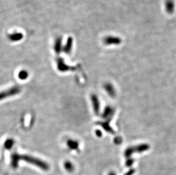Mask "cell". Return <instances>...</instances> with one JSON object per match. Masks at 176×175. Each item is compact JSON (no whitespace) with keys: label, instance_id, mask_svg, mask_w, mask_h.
<instances>
[{"label":"cell","instance_id":"2","mask_svg":"<svg viewBox=\"0 0 176 175\" xmlns=\"http://www.w3.org/2000/svg\"><path fill=\"white\" fill-rule=\"evenodd\" d=\"M21 91V88L18 86H13L9 89L2 91L0 92V101L20 93Z\"/></svg>","mask_w":176,"mask_h":175},{"label":"cell","instance_id":"11","mask_svg":"<svg viewBox=\"0 0 176 175\" xmlns=\"http://www.w3.org/2000/svg\"><path fill=\"white\" fill-rule=\"evenodd\" d=\"M27 76H28V73L26 70H21L18 73V77L21 80H25L27 77Z\"/></svg>","mask_w":176,"mask_h":175},{"label":"cell","instance_id":"10","mask_svg":"<svg viewBox=\"0 0 176 175\" xmlns=\"http://www.w3.org/2000/svg\"><path fill=\"white\" fill-rule=\"evenodd\" d=\"M14 142L12 139H8L5 141V147L6 149H11L13 146Z\"/></svg>","mask_w":176,"mask_h":175},{"label":"cell","instance_id":"12","mask_svg":"<svg viewBox=\"0 0 176 175\" xmlns=\"http://www.w3.org/2000/svg\"><path fill=\"white\" fill-rule=\"evenodd\" d=\"M68 145L72 149H75L77 148L78 147V143L77 142L73 141V140H70L68 142Z\"/></svg>","mask_w":176,"mask_h":175},{"label":"cell","instance_id":"5","mask_svg":"<svg viewBox=\"0 0 176 175\" xmlns=\"http://www.w3.org/2000/svg\"><path fill=\"white\" fill-rule=\"evenodd\" d=\"M57 66H58V69L60 71H66L70 69V67L67 66L65 62L63 59H58L57 60Z\"/></svg>","mask_w":176,"mask_h":175},{"label":"cell","instance_id":"6","mask_svg":"<svg viewBox=\"0 0 176 175\" xmlns=\"http://www.w3.org/2000/svg\"><path fill=\"white\" fill-rule=\"evenodd\" d=\"M12 159V165L13 168H17L18 167V162H20V154L17 153H13L11 157Z\"/></svg>","mask_w":176,"mask_h":175},{"label":"cell","instance_id":"4","mask_svg":"<svg viewBox=\"0 0 176 175\" xmlns=\"http://www.w3.org/2000/svg\"><path fill=\"white\" fill-rule=\"evenodd\" d=\"M165 6L166 12L169 14H172L175 9V3L174 0H166Z\"/></svg>","mask_w":176,"mask_h":175},{"label":"cell","instance_id":"3","mask_svg":"<svg viewBox=\"0 0 176 175\" xmlns=\"http://www.w3.org/2000/svg\"><path fill=\"white\" fill-rule=\"evenodd\" d=\"M121 42V39L115 36H107L104 39V43L107 45H118Z\"/></svg>","mask_w":176,"mask_h":175},{"label":"cell","instance_id":"1","mask_svg":"<svg viewBox=\"0 0 176 175\" xmlns=\"http://www.w3.org/2000/svg\"><path fill=\"white\" fill-rule=\"evenodd\" d=\"M20 159L23 160L24 161L29 163L34 164L36 166L41 168L43 170H47L48 169V165L46 162H43L42 160L38 159L36 158H34L33 156L26 155H20Z\"/></svg>","mask_w":176,"mask_h":175},{"label":"cell","instance_id":"7","mask_svg":"<svg viewBox=\"0 0 176 175\" xmlns=\"http://www.w3.org/2000/svg\"><path fill=\"white\" fill-rule=\"evenodd\" d=\"M72 43H73L72 38L69 37L67 39L66 46L63 48V51L66 54H69L70 52L72 47Z\"/></svg>","mask_w":176,"mask_h":175},{"label":"cell","instance_id":"9","mask_svg":"<svg viewBox=\"0 0 176 175\" xmlns=\"http://www.w3.org/2000/svg\"><path fill=\"white\" fill-rule=\"evenodd\" d=\"M54 49L55 52L59 54L60 53L61 49H62V39L61 38H58L56 42H55V46H54Z\"/></svg>","mask_w":176,"mask_h":175},{"label":"cell","instance_id":"13","mask_svg":"<svg viewBox=\"0 0 176 175\" xmlns=\"http://www.w3.org/2000/svg\"><path fill=\"white\" fill-rule=\"evenodd\" d=\"M65 166L66 169L68 171H71V169H72V165L70 162H66L65 164Z\"/></svg>","mask_w":176,"mask_h":175},{"label":"cell","instance_id":"8","mask_svg":"<svg viewBox=\"0 0 176 175\" xmlns=\"http://www.w3.org/2000/svg\"><path fill=\"white\" fill-rule=\"evenodd\" d=\"M9 38L12 41H18L22 38V34L21 33H13L11 34L9 36Z\"/></svg>","mask_w":176,"mask_h":175}]
</instances>
